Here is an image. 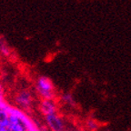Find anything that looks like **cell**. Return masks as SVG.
I'll list each match as a JSON object with an SVG mask.
<instances>
[{
  "label": "cell",
  "instance_id": "obj_1",
  "mask_svg": "<svg viewBox=\"0 0 131 131\" xmlns=\"http://www.w3.org/2000/svg\"><path fill=\"white\" fill-rule=\"evenodd\" d=\"M52 81L47 77H40L37 81V93L43 99H54L55 91Z\"/></svg>",
  "mask_w": 131,
  "mask_h": 131
},
{
  "label": "cell",
  "instance_id": "obj_2",
  "mask_svg": "<svg viewBox=\"0 0 131 131\" xmlns=\"http://www.w3.org/2000/svg\"><path fill=\"white\" fill-rule=\"evenodd\" d=\"M46 121L51 131H64L65 129L63 120L57 113L46 116Z\"/></svg>",
  "mask_w": 131,
  "mask_h": 131
},
{
  "label": "cell",
  "instance_id": "obj_3",
  "mask_svg": "<svg viewBox=\"0 0 131 131\" xmlns=\"http://www.w3.org/2000/svg\"><path fill=\"white\" fill-rule=\"evenodd\" d=\"M40 110L46 116L57 113V105L54 99H43L40 104Z\"/></svg>",
  "mask_w": 131,
  "mask_h": 131
},
{
  "label": "cell",
  "instance_id": "obj_4",
  "mask_svg": "<svg viewBox=\"0 0 131 131\" xmlns=\"http://www.w3.org/2000/svg\"><path fill=\"white\" fill-rule=\"evenodd\" d=\"M16 102L17 105H19L22 107H28L32 102V96L31 94L27 91V90H23L16 96Z\"/></svg>",
  "mask_w": 131,
  "mask_h": 131
},
{
  "label": "cell",
  "instance_id": "obj_5",
  "mask_svg": "<svg viewBox=\"0 0 131 131\" xmlns=\"http://www.w3.org/2000/svg\"><path fill=\"white\" fill-rule=\"evenodd\" d=\"M9 127L12 131H26L27 128L16 115L9 114Z\"/></svg>",
  "mask_w": 131,
  "mask_h": 131
},
{
  "label": "cell",
  "instance_id": "obj_6",
  "mask_svg": "<svg viewBox=\"0 0 131 131\" xmlns=\"http://www.w3.org/2000/svg\"><path fill=\"white\" fill-rule=\"evenodd\" d=\"M9 126V113L5 109H0V127H6Z\"/></svg>",
  "mask_w": 131,
  "mask_h": 131
},
{
  "label": "cell",
  "instance_id": "obj_7",
  "mask_svg": "<svg viewBox=\"0 0 131 131\" xmlns=\"http://www.w3.org/2000/svg\"><path fill=\"white\" fill-rule=\"evenodd\" d=\"M61 99L63 100L64 103L69 105V106H71L76 104V101L74 99V96H72L70 93H65V94H63L61 96Z\"/></svg>",
  "mask_w": 131,
  "mask_h": 131
},
{
  "label": "cell",
  "instance_id": "obj_8",
  "mask_svg": "<svg viewBox=\"0 0 131 131\" xmlns=\"http://www.w3.org/2000/svg\"><path fill=\"white\" fill-rule=\"evenodd\" d=\"M86 127L89 131H96L98 128L97 121L94 118H89L86 121Z\"/></svg>",
  "mask_w": 131,
  "mask_h": 131
},
{
  "label": "cell",
  "instance_id": "obj_9",
  "mask_svg": "<svg viewBox=\"0 0 131 131\" xmlns=\"http://www.w3.org/2000/svg\"><path fill=\"white\" fill-rule=\"evenodd\" d=\"M0 52L5 56L9 54V48H8L7 45L5 43L4 41H1V40H0Z\"/></svg>",
  "mask_w": 131,
  "mask_h": 131
},
{
  "label": "cell",
  "instance_id": "obj_10",
  "mask_svg": "<svg viewBox=\"0 0 131 131\" xmlns=\"http://www.w3.org/2000/svg\"><path fill=\"white\" fill-rule=\"evenodd\" d=\"M0 131H12L10 128V127L8 126V127H0Z\"/></svg>",
  "mask_w": 131,
  "mask_h": 131
},
{
  "label": "cell",
  "instance_id": "obj_11",
  "mask_svg": "<svg viewBox=\"0 0 131 131\" xmlns=\"http://www.w3.org/2000/svg\"><path fill=\"white\" fill-rule=\"evenodd\" d=\"M3 93H4V91H3V86L0 85V96L2 97V96H3Z\"/></svg>",
  "mask_w": 131,
  "mask_h": 131
},
{
  "label": "cell",
  "instance_id": "obj_12",
  "mask_svg": "<svg viewBox=\"0 0 131 131\" xmlns=\"http://www.w3.org/2000/svg\"><path fill=\"white\" fill-rule=\"evenodd\" d=\"M31 131H38L37 129H35V130H31Z\"/></svg>",
  "mask_w": 131,
  "mask_h": 131
},
{
  "label": "cell",
  "instance_id": "obj_13",
  "mask_svg": "<svg viewBox=\"0 0 131 131\" xmlns=\"http://www.w3.org/2000/svg\"><path fill=\"white\" fill-rule=\"evenodd\" d=\"M0 109H1V107H0Z\"/></svg>",
  "mask_w": 131,
  "mask_h": 131
}]
</instances>
